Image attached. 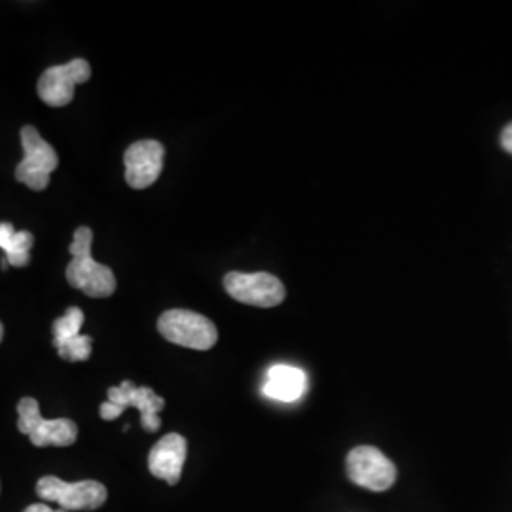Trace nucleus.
<instances>
[{
  "label": "nucleus",
  "instance_id": "f257e3e1",
  "mask_svg": "<svg viewBox=\"0 0 512 512\" xmlns=\"http://www.w3.org/2000/svg\"><path fill=\"white\" fill-rule=\"evenodd\" d=\"M93 232L88 226H80L74 232L69 253L73 255L67 266V281L74 289L92 298H107L116 291V277L109 266L99 264L92 255Z\"/></svg>",
  "mask_w": 512,
  "mask_h": 512
},
{
  "label": "nucleus",
  "instance_id": "f03ea898",
  "mask_svg": "<svg viewBox=\"0 0 512 512\" xmlns=\"http://www.w3.org/2000/svg\"><path fill=\"white\" fill-rule=\"evenodd\" d=\"M128 408L141 412V425L148 433H154L162 427L158 414L165 408V401L156 395L150 387H137L133 382H122L118 387H110L109 401L101 404L99 414L103 420L120 418Z\"/></svg>",
  "mask_w": 512,
  "mask_h": 512
},
{
  "label": "nucleus",
  "instance_id": "7ed1b4c3",
  "mask_svg": "<svg viewBox=\"0 0 512 512\" xmlns=\"http://www.w3.org/2000/svg\"><path fill=\"white\" fill-rule=\"evenodd\" d=\"M158 330L167 342L198 351L213 348L219 340V332L213 321L196 311H165L158 319Z\"/></svg>",
  "mask_w": 512,
  "mask_h": 512
},
{
  "label": "nucleus",
  "instance_id": "20e7f679",
  "mask_svg": "<svg viewBox=\"0 0 512 512\" xmlns=\"http://www.w3.org/2000/svg\"><path fill=\"white\" fill-rule=\"evenodd\" d=\"M37 494L44 501H54L63 511H95L105 505L109 492L97 480H82L69 484L57 476H42Z\"/></svg>",
  "mask_w": 512,
  "mask_h": 512
},
{
  "label": "nucleus",
  "instance_id": "39448f33",
  "mask_svg": "<svg viewBox=\"0 0 512 512\" xmlns=\"http://www.w3.org/2000/svg\"><path fill=\"white\" fill-rule=\"evenodd\" d=\"M18 429L27 435L31 442L44 446H71L78 439V427L73 420H44L38 410L37 399L25 397L18 404Z\"/></svg>",
  "mask_w": 512,
  "mask_h": 512
},
{
  "label": "nucleus",
  "instance_id": "423d86ee",
  "mask_svg": "<svg viewBox=\"0 0 512 512\" xmlns=\"http://www.w3.org/2000/svg\"><path fill=\"white\" fill-rule=\"evenodd\" d=\"M21 145L25 156L16 167V179L33 190H44L50 184V175L59 165L57 152L33 126L21 129Z\"/></svg>",
  "mask_w": 512,
  "mask_h": 512
},
{
  "label": "nucleus",
  "instance_id": "0eeeda50",
  "mask_svg": "<svg viewBox=\"0 0 512 512\" xmlns=\"http://www.w3.org/2000/svg\"><path fill=\"white\" fill-rule=\"evenodd\" d=\"M349 480L370 492H385L397 480V467L374 446H357L346 459Z\"/></svg>",
  "mask_w": 512,
  "mask_h": 512
},
{
  "label": "nucleus",
  "instance_id": "6e6552de",
  "mask_svg": "<svg viewBox=\"0 0 512 512\" xmlns=\"http://www.w3.org/2000/svg\"><path fill=\"white\" fill-rule=\"evenodd\" d=\"M224 289L234 300L256 308H275L285 300L283 283L266 272H230L224 277Z\"/></svg>",
  "mask_w": 512,
  "mask_h": 512
},
{
  "label": "nucleus",
  "instance_id": "1a4fd4ad",
  "mask_svg": "<svg viewBox=\"0 0 512 512\" xmlns=\"http://www.w3.org/2000/svg\"><path fill=\"white\" fill-rule=\"evenodd\" d=\"M92 78V67L78 57L65 65H55L40 76L38 95L50 107H65L74 99V88Z\"/></svg>",
  "mask_w": 512,
  "mask_h": 512
},
{
  "label": "nucleus",
  "instance_id": "9d476101",
  "mask_svg": "<svg viewBox=\"0 0 512 512\" xmlns=\"http://www.w3.org/2000/svg\"><path fill=\"white\" fill-rule=\"evenodd\" d=\"M165 150L158 141H137L126 150V181L135 190H145L156 183L164 169Z\"/></svg>",
  "mask_w": 512,
  "mask_h": 512
},
{
  "label": "nucleus",
  "instance_id": "9b49d317",
  "mask_svg": "<svg viewBox=\"0 0 512 512\" xmlns=\"http://www.w3.org/2000/svg\"><path fill=\"white\" fill-rule=\"evenodd\" d=\"M186 452H188V444L183 435L179 433L165 435L164 439L158 440L152 446L148 454L150 473L160 480H165L167 484L175 486L183 475Z\"/></svg>",
  "mask_w": 512,
  "mask_h": 512
},
{
  "label": "nucleus",
  "instance_id": "f8f14e48",
  "mask_svg": "<svg viewBox=\"0 0 512 512\" xmlns=\"http://www.w3.org/2000/svg\"><path fill=\"white\" fill-rule=\"evenodd\" d=\"M308 391V374L293 365H274L266 372L262 393L279 403H296Z\"/></svg>",
  "mask_w": 512,
  "mask_h": 512
},
{
  "label": "nucleus",
  "instance_id": "ddd939ff",
  "mask_svg": "<svg viewBox=\"0 0 512 512\" xmlns=\"http://www.w3.org/2000/svg\"><path fill=\"white\" fill-rule=\"evenodd\" d=\"M35 238L27 230H16L14 224L2 222L0 224V249L4 251L10 266L23 268L31 260V247Z\"/></svg>",
  "mask_w": 512,
  "mask_h": 512
},
{
  "label": "nucleus",
  "instance_id": "4468645a",
  "mask_svg": "<svg viewBox=\"0 0 512 512\" xmlns=\"http://www.w3.org/2000/svg\"><path fill=\"white\" fill-rule=\"evenodd\" d=\"M84 325V311L80 308H69L63 317L54 321V346L55 349L67 346L69 342L76 340L82 332Z\"/></svg>",
  "mask_w": 512,
  "mask_h": 512
},
{
  "label": "nucleus",
  "instance_id": "2eb2a0df",
  "mask_svg": "<svg viewBox=\"0 0 512 512\" xmlns=\"http://www.w3.org/2000/svg\"><path fill=\"white\" fill-rule=\"evenodd\" d=\"M59 357L71 363H78V361H88L92 355V338L80 334L76 340L69 342L67 346L57 349Z\"/></svg>",
  "mask_w": 512,
  "mask_h": 512
},
{
  "label": "nucleus",
  "instance_id": "dca6fc26",
  "mask_svg": "<svg viewBox=\"0 0 512 512\" xmlns=\"http://www.w3.org/2000/svg\"><path fill=\"white\" fill-rule=\"evenodd\" d=\"M501 147L512 156V122L501 131Z\"/></svg>",
  "mask_w": 512,
  "mask_h": 512
},
{
  "label": "nucleus",
  "instance_id": "f3484780",
  "mask_svg": "<svg viewBox=\"0 0 512 512\" xmlns=\"http://www.w3.org/2000/svg\"><path fill=\"white\" fill-rule=\"evenodd\" d=\"M23 512H67V511H54V509H50L48 505H44V503H37V505H31V507H27Z\"/></svg>",
  "mask_w": 512,
  "mask_h": 512
},
{
  "label": "nucleus",
  "instance_id": "a211bd4d",
  "mask_svg": "<svg viewBox=\"0 0 512 512\" xmlns=\"http://www.w3.org/2000/svg\"><path fill=\"white\" fill-rule=\"evenodd\" d=\"M2 336H4V327H2V323H0V342H2Z\"/></svg>",
  "mask_w": 512,
  "mask_h": 512
}]
</instances>
